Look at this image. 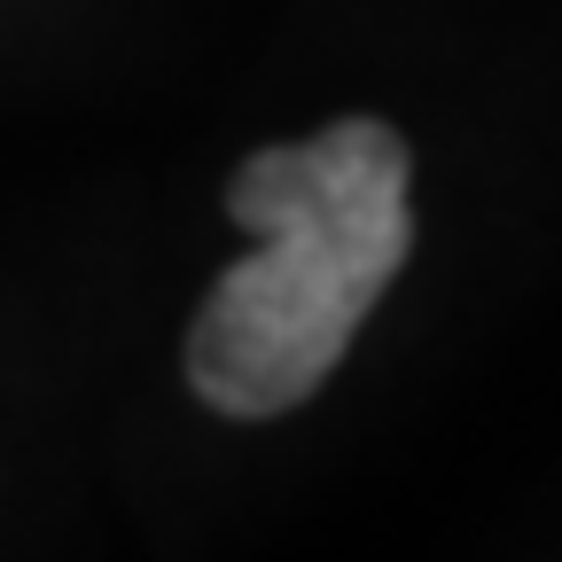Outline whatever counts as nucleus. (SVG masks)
<instances>
[{"label": "nucleus", "mask_w": 562, "mask_h": 562, "mask_svg": "<svg viewBox=\"0 0 562 562\" xmlns=\"http://www.w3.org/2000/svg\"><path fill=\"white\" fill-rule=\"evenodd\" d=\"M227 211L258 250L203 297L188 328V383L220 414H281L328 383L414 243L406 140L383 117H344L297 149L250 157Z\"/></svg>", "instance_id": "1"}]
</instances>
